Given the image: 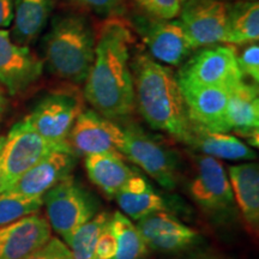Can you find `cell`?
<instances>
[{"label":"cell","instance_id":"ba28073f","mask_svg":"<svg viewBox=\"0 0 259 259\" xmlns=\"http://www.w3.org/2000/svg\"><path fill=\"white\" fill-rule=\"evenodd\" d=\"M177 77L198 85L229 90L244 80L236 63V48L227 44L197 48L180 65Z\"/></svg>","mask_w":259,"mask_h":259},{"label":"cell","instance_id":"e0dca14e","mask_svg":"<svg viewBox=\"0 0 259 259\" xmlns=\"http://www.w3.org/2000/svg\"><path fill=\"white\" fill-rule=\"evenodd\" d=\"M77 163L73 150H57L24 173L6 191L29 197H42L65 178L71 176Z\"/></svg>","mask_w":259,"mask_h":259},{"label":"cell","instance_id":"836d02e7","mask_svg":"<svg viewBox=\"0 0 259 259\" xmlns=\"http://www.w3.org/2000/svg\"><path fill=\"white\" fill-rule=\"evenodd\" d=\"M8 105H9V101H8V99H6V96H5L4 89L0 87V118L4 115L6 108H8Z\"/></svg>","mask_w":259,"mask_h":259},{"label":"cell","instance_id":"f1b7e54d","mask_svg":"<svg viewBox=\"0 0 259 259\" xmlns=\"http://www.w3.org/2000/svg\"><path fill=\"white\" fill-rule=\"evenodd\" d=\"M236 63L242 79L259 83V45L257 42L242 45L241 51L236 52Z\"/></svg>","mask_w":259,"mask_h":259},{"label":"cell","instance_id":"83f0119b","mask_svg":"<svg viewBox=\"0 0 259 259\" xmlns=\"http://www.w3.org/2000/svg\"><path fill=\"white\" fill-rule=\"evenodd\" d=\"M70 3L106 19L121 18L127 12L126 0H70Z\"/></svg>","mask_w":259,"mask_h":259},{"label":"cell","instance_id":"d6a6232c","mask_svg":"<svg viewBox=\"0 0 259 259\" xmlns=\"http://www.w3.org/2000/svg\"><path fill=\"white\" fill-rule=\"evenodd\" d=\"M14 18V0H0V29L11 25Z\"/></svg>","mask_w":259,"mask_h":259},{"label":"cell","instance_id":"2e32d148","mask_svg":"<svg viewBox=\"0 0 259 259\" xmlns=\"http://www.w3.org/2000/svg\"><path fill=\"white\" fill-rule=\"evenodd\" d=\"M52 238L47 219L38 212L0 227V259H23Z\"/></svg>","mask_w":259,"mask_h":259},{"label":"cell","instance_id":"8d00e7d4","mask_svg":"<svg viewBox=\"0 0 259 259\" xmlns=\"http://www.w3.org/2000/svg\"><path fill=\"white\" fill-rule=\"evenodd\" d=\"M180 2H181V4H183V3H184V2H186V0H180Z\"/></svg>","mask_w":259,"mask_h":259},{"label":"cell","instance_id":"7402d4cb","mask_svg":"<svg viewBox=\"0 0 259 259\" xmlns=\"http://www.w3.org/2000/svg\"><path fill=\"white\" fill-rule=\"evenodd\" d=\"M84 166L90 181L108 199L115 198L116 193L136 171L126 164L124 157L112 154L88 155Z\"/></svg>","mask_w":259,"mask_h":259},{"label":"cell","instance_id":"30bf717a","mask_svg":"<svg viewBox=\"0 0 259 259\" xmlns=\"http://www.w3.org/2000/svg\"><path fill=\"white\" fill-rule=\"evenodd\" d=\"M193 176L189 193L193 202L209 212H225L234 205L231 183L222 162L206 155H193Z\"/></svg>","mask_w":259,"mask_h":259},{"label":"cell","instance_id":"9c48e42d","mask_svg":"<svg viewBox=\"0 0 259 259\" xmlns=\"http://www.w3.org/2000/svg\"><path fill=\"white\" fill-rule=\"evenodd\" d=\"M83 112L82 97L74 90H60L41 100L24 118L30 128L47 141L70 144L72 126Z\"/></svg>","mask_w":259,"mask_h":259},{"label":"cell","instance_id":"d6986e66","mask_svg":"<svg viewBox=\"0 0 259 259\" xmlns=\"http://www.w3.org/2000/svg\"><path fill=\"white\" fill-rule=\"evenodd\" d=\"M234 202L238 205L245 225L253 234L259 227V166L255 162L228 167Z\"/></svg>","mask_w":259,"mask_h":259},{"label":"cell","instance_id":"4dcf8cb0","mask_svg":"<svg viewBox=\"0 0 259 259\" xmlns=\"http://www.w3.org/2000/svg\"><path fill=\"white\" fill-rule=\"evenodd\" d=\"M23 259H73V257L63 240L51 238L46 244Z\"/></svg>","mask_w":259,"mask_h":259},{"label":"cell","instance_id":"ac0fdd59","mask_svg":"<svg viewBox=\"0 0 259 259\" xmlns=\"http://www.w3.org/2000/svg\"><path fill=\"white\" fill-rule=\"evenodd\" d=\"M228 124L231 131L246 139V144L258 147L259 92L258 84L241 80L229 90Z\"/></svg>","mask_w":259,"mask_h":259},{"label":"cell","instance_id":"4316f807","mask_svg":"<svg viewBox=\"0 0 259 259\" xmlns=\"http://www.w3.org/2000/svg\"><path fill=\"white\" fill-rule=\"evenodd\" d=\"M44 205L42 197H29L4 191L0 193V227L38 212Z\"/></svg>","mask_w":259,"mask_h":259},{"label":"cell","instance_id":"3957f363","mask_svg":"<svg viewBox=\"0 0 259 259\" xmlns=\"http://www.w3.org/2000/svg\"><path fill=\"white\" fill-rule=\"evenodd\" d=\"M96 31L84 14L57 16L45 36V61L58 78L84 84L95 57Z\"/></svg>","mask_w":259,"mask_h":259},{"label":"cell","instance_id":"44dd1931","mask_svg":"<svg viewBox=\"0 0 259 259\" xmlns=\"http://www.w3.org/2000/svg\"><path fill=\"white\" fill-rule=\"evenodd\" d=\"M115 200L122 213L134 221L156 211H169L167 200L137 170L116 193Z\"/></svg>","mask_w":259,"mask_h":259},{"label":"cell","instance_id":"e575fe53","mask_svg":"<svg viewBox=\"0 0 259 259\" xmlns=\"http://www.w3.org/2000/svg\"><path fill=\"white\" fill-rule=\"evenodd\" d=\"M5 142V137L4 136H0V153H2L3 145H4ZM4 192V180H3V174H2V169H0V193Z\"/></svg>","mask_w":259,"mask_h":259},{"label":"cell","instance_id":"d590c367","mask_svg":"<svg viewBox=\"0 0 259 259\" xmlns=\"http://www.w3.org/2000/svg\"><path fill=\"white\" fill-rule=\"evenodd\" d=\"M232 2H258V0H232Z\"/></svg>","mask_w":259,"mask_h":259},{"label":"cell","instance_id":"7a4b0ae2","mask_svg":"<svg viewBox=\"0 0 259 259\" xmlns=\"http://www.w3.org/2000/svg\"><path fill=\"white\" fill-rule=\"evenodd\" d=\"M131 71L136 106L144 120L186 145L191 120L177 74L143 51L131 57Z\"/></svg>","mask_w":259,"mask_h":259},{"label":"cell","instance_id":"ffe728a7","mask_svg":"<svg viewBox=\"0 0 259 259\" xmlns=\"http://www.w3.org/2000/svg\"><path fill=\"white\" fill-rule=\"evenodd\" d=\"M186 145L203 155L218 160L221 158L231 161H252L257 157L253 149L236 136L210 131L193 122H191Z\"/></svg>","mask_w":259,"mask_h":259},{"label":"cell","instance_id":"f546056e","mask_svg":"<svg viewBox=\"0 0 259 259\" xmlns=\"http://www.w3.org/2000/svg\"><path fill=\"white\" fill-rule=\"evenodd\" d=\"M139 12L154 18L174 19L179 16L181 9L180 0H132Z\"/></svg>","mask_w":259,"mask_h":259},{"label":"cell","instance_id":"8992f818","mask_svg":"<svg viewBox=\"0 0 259 259\" xmlns=\"http://www.w3.org/2000/svg\"><path fill=\"white\" fill-rule=\"evenodd\" d=\"M57 150H72L70 144L47 141L28 126L24 119L15 124L5 137L0 153V169L4 191L10 189L24 173Z\"/></svg>","mask_w":259,"mask_h":259},{"label":"cell","instance_id":"d4e9b609","mask_svg":"<svg viewBox=\"0 0 259 259\" xmlns=\"http://www.w3.org/2000/svg\"><path fill=\"white\" fill-rule=\"evenodd\" d=\"M109 228L114 234L116 252L113 259H143L148 253V246L137 226L120 211L112 215Z\"/></svg>","mask_w":259,"mask_h":259},{"label":"cell","instance_id":"1f68e13d","mask_svg":"<svg viewBox=\"0 0 259 259\" xmlns=\"http://www.w3.org/2000/svg\"><path fill=\"white\" fill-rule=\"evenodd\" d=\"M111 222V221H109ZM116 252V241L111 228L108 226L103 229L99 240L96 242L95 252H94L93 259H113Z\"/></svg>","mask_w":259,"mask_h":259},{"label":"cell","instance_id":"52a82bcc","mask_svg":"<svg viewBox=\"0 0 259 259\" xmlns=\"http://www.w3.org/2000/svg\"><path fill=\"white\" fill-rule=\"evenodd\" d=\"M130 27L141 37L149 56L164 65L180 66L196 51L179 19H161L142 12L130 16Z\"/></svg>","mask_w":259,"mask_h":259},{"label":"cell","instance_id":"9a60e30c","mask_svg":"<svg viewBox=\"0 0 259 259\" xmlns=\"http://www.w3.org/2000/svg\"><path fill=\"white\" fill-rule=\"evenodd\" d=\"M139 233L150 250L174 253L187 250L199 241L198 232L186 226L169 211H156L138 220Z\"/></svg>","mask_w":259,"mask_h":259},{"label":"cell","instance_id":"6da1fadb","mask_svg":"<svg viewBox=\"0 0 259 259\" xmlns=\"http://www.w3.org/2000/svg\"><path fill=\"white\" fill-rule=\"evenodd\" d=\"M134 42L132 29L122 18L106 19L96 32L95 57L84 82V97L94 111L111 120L125 119L135 112Z\"/></svg>","mask_w":259,"mask_h":259},{"label":"cell","instance_id":"5bb4252c","mask_svg":"<svg viewBox=\"0 0 259 259\" xmlns=\"http://www.w3.org/2000/svg\"><path fill=\"white\" fill-rule=\"evenodd\" d=\"M191 122L213 132L228 134L229 89L198 85L178 79Z\"/></svg>","mask_w":259,"mask_h":259},{"label":"cell","instance_id":"603a6c76","mask_svg":"<svg viewBox=\"0 0 259 259\" xmlns=\"http://www.w3.org/2000/svg\"><path fill=\"white\" fill-rule=\"evenodd\" d=\"M53 0H14V18L10 36L15 44L28 47L46 27Z\"/></svg>","mask_w":259,"mask_h":259},{"label":"cell","instance_id":"484cf974","mask_svg":"<svg viewBox=\"0 0 259 259\" xmlns=\"http://www.w3.org/2000/svg\"><path fill=\"white\" fill-rule=\"evenodd\" d=\"M112 215L107 211L96 213L65 239L64 242L70 248L73 259H93L96 242L103 229L108 226Z\"/></svg>","mask_w":259,"mask_h":259},{"label":"cell","instance_id":"7c38bea8","mask_svg":"<svg viewBox=\"0 0 259 259\" xmlns=\"http://www.w3.org/2000/svg\"><path fill=\"white\" fill-rule=\"evenodd\" d=\"M124 128L94 109L78 115L71 130L69 143L76 154H112L122 156Z\"/></svg>","mask_w":259,"mask_h":259},{"label":"cell","instance_id":"277c9868","mask_svg":"<svg viewBox=\"0 0 259 259\" xmlns=\"http://www.w3.org/2000/svg\"><path fill=\"white\" fill-rule=\"evenodd\" d=\"M122 128L125 136L122 156L145 171L163 189H176L179 181L177 151L138 125L127 124Z\"/></svg>","mask_w":259,"mask_h":259},{"label":"cell","instance_id":"5b68a950","mask_svg":"<svg viewBox=\"0 0 259 259\" xmlns=\"http://www.w3.org/2000/svg\"><path fill=\"white\" fill-rule=\"evenodd\" d=\"M51 229L63 240L84 223L90 221L99 210V202L82 184L69 176L42 196Z\"/></svg>","mask_w":259,"mask_h":259},{"label":"cell","instance_id":"8fae6325","mask_svg":"<svg viewBox=\"0 0 259 259\" xmlns=\"http://www.w3.org/2000/svg\"><path fill=\"white\" fill-rule=\"evenodd\" d=\"M180 23L196 48L226 44L228 25L227 0H186L181 4Z\"/></svg>","mask_w":259,"mask_h":259},{"label":"cell","instance_id":"cb8c5ba5","mask_svg":"<svg viewBox=\"0 0 259 259\" xmlns=\"http://www.w3.org/2000/svg\"><path fill=\"white\" fill-rule=\"evenodd\" d=\"M258 38V2H228L226 44L236 47L250 42H257Z\"/></svg>","mask_w":259,"mask_h":259},{"label":"cell","instance_id":"4fadbf2b","mask_svg":"<svg viewBox=\"0 0 259 259\" xmlns=\"http://www.w3.org/2000/svg\"><path fill=\"white\" fill-rule=\"evenodd\" d=\"M44 61L30 48L11 40L10 31L0 29V85L9 95L16 96L28 90L40 79Z\"/></svg>","mask_w":259,"mask_h":259}]
</instances>
